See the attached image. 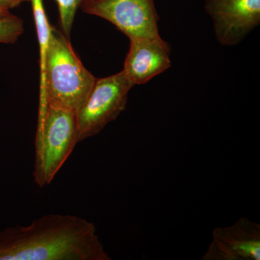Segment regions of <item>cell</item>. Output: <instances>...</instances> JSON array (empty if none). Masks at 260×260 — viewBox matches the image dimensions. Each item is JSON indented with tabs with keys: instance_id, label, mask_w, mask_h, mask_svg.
I'll return each instance as SVG.
<instances>
[{
	"instance_id": "1",
	"label": "cell",
	"mask_w": 260,
	"mask_h": 260,
	"mask_svg": "<svg viewBox=\"0 0 260 260\" xmlns=\"http://www.w3.org/2000/svg\"><path fill=\"white\" fill-rule=\"evenodd\" d=\"M91 222L49 214L0 232V260H111Z\"/></svg>"
},
{
	"instance_id": "2",
	"label": "cell",
	"mask_w": 260,
	"mask_h": 260,
	"mask_svg": "<svg viewBox=\"0 0 260 260\" xmlns=\"http://www.w3.org/2000/svg\"><path fill=\"white\" fill-rule=\"evenodd\" d=\"M95 80L82 64L66 36L52 27L44 79L48 106L76 112Z\"/></svg>"
},
{
	"instance_id": "3",
	"label": "cell",
	"mask_w": 260,
	"mask_h": 260,
	"mask_svg": "<svg viewBox=\"0 0 260 260\" xmlns=\"http://www.w3.org/2000/svg\"><path fill=\"white\" fill-rule=\"evenodd\" d=\"M78 143L75 112L49 106L44 125L36 135L34 181L49 185Z\"/></svg>"
},
{
	"instance_id": "4",
	"label": "cell",
	"mask_w": 260,
	"mask_h": 260,
	"mask_svg": "<svg viewBox=\"0 0 260 260\" xmlns=\"http://www.w3.org/2000/svg\"><path fill=\"white\" fill-rule=\"evenodd\" d=\"M133 87L122 70L96 78L86 100L75 112L78 143L99 134L125 110Z\"/></svg>"
},
{
	"instance_id": "5",
	"label": "cell",
	"mask_w": 260,
	"mask_h": 260,
	"mask_svg": "<svg viewBox=\"0 0 260 260\" xmlns=\"http://www.w3.org/2000/svg\"><path fill=\"white\" fill-rule=\"evenodd\" d=\"M82 10L110 22L129 39L160 37L154 0H83Z\"/></svg>"
},
{
	"instance_id": "6",
	"label": "cell",
	"mask_w": 260,
	"mask_h": 260,
	"mask_svg": "<svg viewBox=\"0 0 260 260\" xmlns=\"http://www.w3.org/2000/svg\"><path fill=\"white\" fill-rule=\"evenodd\" d=\"M219 44L237 45L260 24V0H205Z\"/></svg>"
},
{
	"instance_id": "7",
	"label": "cell",
	"mask_w": 260,
	"mask_h": 260,
	"mask_svg": "<svg viewBox=\"0 0 260 260\" xmlns=\"http://www.w3.org/2000/svg\"><path fill=\"white\" fill-rule=\"evenodd\" d=\"M203 260H259L260 225L246 217L227 227H217Z\"/></svg>"
},
{
	"instance_id": "8",
	"label": "cell",
	"mask_w": 260,
	"mask_h": 260,
	"mask_svg": "<svg viewBox=\"0 0 260 260\" xmlns=\"http://www.w3.org/2000/svg\"><path fill=\"white\" fill-rule=\"evenodd\" d=\"M129 39V51L122 71L134 86L148 83L170 68V47L160 36Z\"/></svg>"
},
{
	"instance_id": "9",
	"label": "cell",
	"mask_w": 260,
	"mask_h": 260,
	"mask_svg": "<svg viewBox=\"0 0 260 260\" xmlns=\"http://www.w3.org/2000/svg\"><path fill=\"white\" fill-rule=\"evenodd\" d=\"M32 5V13L35 20L38 39H39V52H40V95H39V117L37 132L40 131L44 125L47 115L48 107L47 98L45 94V70L51 28L49 23L43 0H30Z\"/></svg>"
},
{
	"instance_id": "10",
	"label": "cell",
	"mask_w": 260,
	"mask_h": 260,
	"mask_svg": "<svg viewBox=\"0 0 260 260\" xmlns=\"http://www.w3.org/2000/svg\"><path fill=\"white\" fill-rule=\"evenodd\" d=\"M23 21L10 14L0 16V44H14L23 34Z\"/></svg>"
},
{
	"instance_id": "11",
	"label": "cell",
	"mask_w": 260,
	"mask_h": 260,
	"mask_svg": "<svg viewBox=\"0 0 260 260\" xmlns=\"http://www.w3.org/2000/svg\"><path fill=\"white\" fill-rule=\"evenodd\" d=\"M25 2H30V0H0V8L8 10L13 9Z\"/></svg>"
},
{
	"instance_id": "12",
	"label": "cell",
	"mask_w": 260,
	"mask_h": 260,
	"mask_svg": "<svg viewBox=\"0 0 260 260\" xmlns=\"http://www.w3.org/2000/svg\"><path fill=\"white\" fill-rule=\"evenodd\" d=\"M10 11H8V10H5L1 9L0 8V16H4V15H7L10 14Z\"/></svg>"
}]
</instances>
